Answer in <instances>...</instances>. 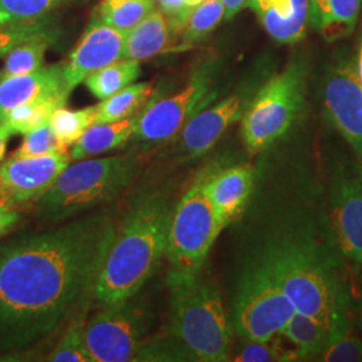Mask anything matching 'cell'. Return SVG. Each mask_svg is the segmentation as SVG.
Instances as JSON below:
<instances>
[{
	"instance_id": "9",
	"label": "cell",
	"mask_w": 362,
	"mask_h": 362,
	"mask_svg": "<svg viewBox=\"0 0 362 362\" xmlns=\"http://www.w3.org/2000/svg\"><path fill=\"white\" fill-rule=\"evenodd\" d=\"M134 297L105 305L85 325L91 362L136 361L149 329V314Z\"/></svg>"
},
{
	"instance_id": "14",
	"label": "cell",
	"mask_w": 362,
	"mask_h": 362,
	"mask_svg": "<svg viewBox=\"0 0 362 362\" xmlns=\"http://www.w3.org/2000/svg\"><path fill=\"white\" fill-rule=\"evenodd\" d=\"M70 163V152L39 157L11 156L0 164V191L13 206L38 202Z\"/></svg>"
},
{
	"instance_id": "12",
	"label": "cell",
	"mask_w": 362,
	"mask_h": 362,
	"mask_svg": "<svg viewBox=\"0 0 362 362\" xmlns=\"http://www.w3.org/2000/svg\"><path fill=\"white\" fill-rule=\"evenodd\" d=\"M330 228L339 252L362 264V165L341 164L330 187Z\"/></svg>"
},
{
	"instance_id": "15",
	"label": "cell",
	"mask_w": 362,
	"mask_h": 362,
	"mask_svg": "<svg viewBox=\"0 0 362 362\" xmlns=\"http://www.w3.org/2000/svg\"><path fill=\"white\" fill-rule=\"evenodd\" d=\"M124 40L119 30L93 21L64 65L66 91L70 94L91 73L122 59Z\"/></svg>"
},
{
	"instance_id": "40",
	"label": "cell",
	"mask_w": 362,
	"mask_h": 362,
	"mask_svg": "<svg viewBox=\"0 0 362 362\" xmlns=\"http://www.w3.org/2000/svg\"><path fill=\"white\" fill-rule=\"evenodd\" d=\"M356 67H357V73L362 85V34L360 39V46H358V52H357V58H356Z\"/></svg>"
},
{
	"instance_id": "11",
	"label": "cell",
	"mask_w": 362,
	"mask_h": 362,
	"mask_svg": "<svg viewBox=\"0 0 362 362\" xmlns=\"http://www.w3.org/2000/svg\"><path fill=\"white\" fill-rule=\"evenodd\" d=\"M322 101L327 119L362 165V85L356 59L341 55L325 73Z\"/></svg>"
},
{
	"instance_id": "27",
	"label": "cell",
	"mask_w": 362,
	"mask_h": 362,
	"mask_svg": "<svg viewBox=\"0 0 362 362\" xmlns=\"http://www.w3.org/2000/svg\"><path fill=\"white\" fill-rule=\"evenodd\" d=\"M94 118L95 106H89L78 110H71L66 106H61L54 110L49 119V125L57 141L65 149L70 151V148L77 143L83 136V133L94 124Z\"/></svg>"
},
{
	"instance_id": "19",
	"label": "cell",
	"mask_w": 362,
	"mask_h": 362,
	"mask_svg": "<svg viewBox=\"0 0 362 362\" xmlns=\"http://www.w3.org/2000/svg\"><path fill=\"white\" fill-rule=\"evenodd\" d=\"M177 31L160 10H153L143 21L125 33L122 59L145 61L156 55L177 50Z\"/></svg>"
},
{
	"instance_id": "38",
	"label": "cell",
	"mask_w": 362,
	"mask_h": 362,
	"mask_svg": "<svg viewBox=\"0 0 362 362\" xmlns=\"http://www.w3.org/2000/svg\"><path fill=\"white\" fill-rule=\"evenodd\" d=\"M221 3L224 6V19L230 21L243 7H247L248 0H221Z\"/></svg>"
},
{
	"instance_id": "35",
	"label": "cell",
	"mask_w": 362,
	"mask_h": 362,
	"mask_svg": "<svg viewBox=\"0 0 362 362\" xmlns=\"http://www.w3.org/2000/svg\"><path fill=\"white\" fill-rule=\"evenodd\" d=\"M54 34L50 27L40 21L31 25L0 27V55L10 52L15 46L25 43L27 40Z\"/></svg>"
},
{
	"instance_id": "23",
	"label": "cell",
	"mask_w": 362,
	"mask_h": 362,
	"mask_svg": "<svg viewBox=\"0 0 362 362\" xmlns=\"http://www.w3.org/2000/svg\"><path fill=\"white\" fill-rule=\"evenodd\" d=\"M152 93L153 88L149 82H134L117 91L95 105L94 124L121 121L141 113V109L151 101Z\"/></svg>"
},
{
	"instance_id": "33",
	"label": "cell",
	"mask_w": 362,
	"mask_h": 362,
	"mask_svg": "<svg viewBox=\"0 0 362 362\" xmlns=\"http://www.w3.org/2000/svg\"><path fill=\"white\" fill-rule=\"evenodd\" d=\"M314 361H362V339L360 337L350 334V329L336 333L314 357Z\"/></svg>"
},
{
	"instance_id": "18",
	"label": "cell",
	"mask_w": 362,
	"mask_h": 362,
	"mask_svg": "<svg viewBox=\"0 0 362 362\" xmlns=\"http://www.w3.org/2000/svg\"><path fill=\"white\" fill-rule=\"evenodd\" d=\"M266 33L281 45L294 43L305 35L309 0H248Z\"/></svg>"
},
{
	"instance_id": "21",
	"label": "cell",
	"mask_w": 362,
	"mask_h": 362,
	"mask_svg": "<svg viewBox=\"0 0 362 362\" xmlns=\"http://www.w3.org/2000/svg\"><path fill=\"white\" fill-rule=\"evenodd\" d=\"M139 115L115 122L93 124L70 148L71 161L90 158L125 145L133 136Z\"/></svg>"
},
{
	"instance_id": "5",
	"label": "cell",
	"mask_w": 362,
	"mask_h": 362,
	"mask_svg": "<svg viewBox=\"0 0 362 362\" xmlns=\"http://www.w3.org/2000/svg\"><path fill=\"white\" fill-rule=\"evenodd\" d=\"M139 167L134 155L70 163L38 202L42 219L61 221L112 202L129 185Z\"/></svg>"
},
{
	"instance_id": "41",
	"label": "cell",
	"mask_w": 362,
	"mask_h": 362,
	"mask_svg": "<svg viewBox=\"0 0 362 362\" xmlns=\"http://www.w3.org/2000/svg\"><path fill=\"white\" fill-rule=\"evenodd\" d=\"M185 1H187V3H188L191 7H194V6H197L199 3H202L203 0H185Z\"/></svg>"
},
{
	"instance_id": "37",
	"label": "cell",
	"mask_w": 362,
	"mask_h": 362,
	"mask_svg": "<svg viewBox=\"0 0 362 362\" xmlns=\"http://www.w3.org/2000/svg\"><path fill=\"white\" fill-rule=\"evenodd\" d=\"M13 203L0 191V236L7 233L19 219Z\"/></svg>"
},
{
	"instance_id": "1",
	"label": "cell",
	"mask_w": 362,
	"mask_h": 362,
	"mask_svg": "<svg viewBox=\"0 0 362 362\" xmlns=\"http://www.w3.org/2000/svg\"><path fill=\"white\" fill-rule=\"evenodd\" d=\"M115 230L94 215L0 246V354L50 336L93 297Z\"/></svg>"
},
{
	"instance_id": "22",
	"label": "cell",
	"mask_w": 362,
	"mask_h": 362,
	"mask_svg": "<svg viewBox=\"0 0 362 362\" xmlns=\"http://www.w3.org/2000/svg\"><path fill=\"white\" fill-rule=\"evenodd\" d=\"M339 333L324 322L296 311L282 332V334L296 346L299 361H314L329 339Z\"/></svg>"
},
{
	"instance_id": "36",
	"label": "cell",
	"mask_w": 362,
	"mask_h": 362,
	"mask_svg": "<svg viewBox=\"0 0 362 362\" xmlns=\"http://www.w3.org/2000/svg\"><path fill=\"white\" fill-rule=\"evenodd\" d=\"M160 7V11L164 13L170 22V25L180 33V28L184 25L187 16L192 7L185 0H155Z\"/></svg>"
},
{
	"instance_id": "28",
	"label": "cell",
	"mask_w": 362,
	"mask_h": 362,
	"mask_svg": "<svg viewBox=\"0 0 362 362\" xmlns=\"http://www.w3.org/2000/svg\"><path fill=\"white\" fill-rule=\"evenodd\" d=\"M155 6V0H103L98 19L125 34L152 13Z\"/></svg>"
},
{
	"instance_id": "31",
	"label": "cell",
	"mask_w": 362,
	"mask_h": 362,
	"mask_svg": "<svg viewBox=\"0 0 362 362\" xmlns=\"http://www.w3.org/2000/svg\"><path fill=\"white\" fill-rule=\"evenodd\" d=\"M85 325L83 317H78L76 321H73L46 360L52 362H91L90 354L85 344Z\"/></svg>"
},
{
	"instance_id": "4",
	"label": "cell",
	"mask_w": 362,
	"mask_h": 362,
	"mask_svg": "<svg viewBox=\"0 0 362 362\" xmlns=\"http://www.w3.org/2000/svg\"><path fill=\"white\" fill-rule=\"evenodd\" d=\"M170 338L187 360L228 361L231 357V324L219 288L202 274L170 270Z\"/></svg>"
},
{
	"instance_id": "17",
	"label": "cell",
	"mask_w": 362,
	"mask_h": 362,
	"mask_svg": "<svg viewBox=\"0 0 362 362\" xmlns=\"http://www.w3.org/2000/svg\"><path fill=\"white\" fill-rule=\"evenodd\" d=\"M70 95L65 88L64 65L43 66L37 71L0 81V122L13 109L30 101L52 97Z\"/></svg>"
},
{
	"instance_id": "3",
	"label": "cell",
	"mask_w": 362,
	"mask_h": 362,
	"mask_svg": "<svg viewBox=\"0 0 362 362\" xmlns=\"http://www.w3.org/2000/svg\"><path fill=\"white\" fill-rule=\"evenodd\" d=\"M172 208L167 196H144L116 224L94 285L98 303L134 297L151 279L165 257Z\"/></svg>"
},
{
	"instance_id": "13",
	"label": "cell",
	"mask_w": 362,
	"mask_h": 362,
	"mask_svg": "<svg viewBox=\"0 0 362 362\" xmlns=\"http://www.w3.org/2000/svg\"><path fill=\"white\" fill-rule=\"evenodd\" d=\"M251 98V91H239L194 113L176 136L177 156L187 161L206 155L224 132L242 118Z\"/></svg>"
},
{
	"instance_id": "8",
	"label": "cell",
	"mask_w": 362,
	"mask_h": 362,
	"mask_svg": "<svg viewBox=\"0 0 362 362\" xmlns=\"http://www.w3.org/2000/svg\"><path fill=\"white\" fill-rule=\"evenodd\" d=\"M294 313L282 288L255 260L242 275L233 299L236 334L243 341H269L282 334Z\"/></svg>"
},
{
	"instance_id": "26",
	"label": "cell",
	"mask_w": 362,
	"mask_h": 362,
	"mask_svg": "<svg viewBox=\"0 0 362 362\" xmlns=\"http://www.w3.org/2000/svg\"><path fill=\"white\" fill-rule=\"evenodd\" d=\"M52 35L27 40L6 52L4 65L0 70V81L4 78L30 74L43 67L45 54L52 42Z\"/></svg>"
},
{
	"instance_id": "34",
	"label": "cell",
	"mask_w": 362,
	"mask_h": 362,
	"mask_svg": "<svg viewBox=\"0 0 362 362\" xmlns=\"http://www.w3.org/2000/svg\"><path fill=\"white\" fill-rule=\"evenodd\" d=\"M23 136V141L11 155L13 157H39L70 152L57 141L49 122L40 125L37 129L31 130Z\"/></svg>"
},
{
	"instance_id": "29",
	"label": "cell",
	"mask_w": 362,
	"mask_h": 362,
	"mask_svg": "<svg viewBox=\"0 0 362 362\" xmlns=\"http://www.w3.org/2000/svg\"><path fill=\"white\" fill-rule=\"evenodd\" d=\"M73 0H0V27L31 25Z\"/></svg>"
},
{
	"instance_id": "6",
	"label": "cell",
	"mask_w": 362,
	"mask_h": 362,
	"mask_svg": "<svg viewBox=\"0 0 362 362\" xmlns=\"http://www.w3.org/2000/svg\"><path fill=\"white\" fill-rule=\"evenodd\" d=\"M308 66L293 59L260 86L242 116V137L251 155L282 139L296 124L305 106Z\"/></svg>"
},
{
	"instance_id": "2",
	"label": "cell",
	"mask_w": 362,
	"mask_h": 362,
	"mask_svg": "<svg viewBox=\"0 0 362 362\" xmlns=\"http://www.w3.org/2000/svg\"><path fill=\"white\" fill-rule=\"evenodd\" d=\"M259 263L282 288L298 313L333 330H349V296L330 254L309 231L286 227L260 252Z\"/></svg>"
},
{
	"instance_id": "7",
	"label": "cell",
	"mask_w": 362,
	"mask_h": 362,
	"mask_svg": "<svg viewBox=\"0 0 362 362\" xmlns=\"http://www.w3.org/2000/svg\"><path fill=\"white\" fill-rule=\"evenodd\" d=\"M221 231L202 173L170 212L165 248L170 270L200 272Z\"/></svg>"
},
{
	"instance_id": "10",
	"label": "cell",
	"mask_w": 362,
	"mask_h": 362,
	"mask_svg": "<svg viewBox=\"0 0 362 362\" xmlns=\"http://www.w3.org/2000/svg\"><path fill=\"white\" fill-rule=\"evenodd\" d=\"M215 95L211 66H203L194 71L180 91L148 103L139 115L132 139L136 143L151 146L170 143L185 122L211 104Z\"/></svg>"
},
{
	"instance_id": "25",
	"label": "cell",
	"mask_w": 362,
	"mask_h": 362,
	"mask_svg": "<svg viewBox=\"0 0 362 362\" xmlns=\"http://www.w3.org/2000/svg\"><path fill=\"white\" fill-rule=\"evenodd\" d=\"M69 95L43 97L13 109L1 122H4L13 134H26L37 129L40 125L47 124L55 109L65 106Z\"/></svg>"
},
{
	"instance_id": "30",
	"label": "cell",
	"mask_w": 362,
	"mask_h": 362,
	"mask_svg": "<svg viewBox=\"0 0 362 362\" xmlns=\"http://www.w3.org/2000/svg\"><path fill=\"white\" fill-rule=\"evenodd\" d=\"M224 18L221 0H203L192 7L180 28L181 45L189 46L215 30Z\"/></svg>"
},
{
	"instance_id": "39",
	"label": "cell",
	"mask_w": 362,
	"mask_h": 362,
	"mask_svg": "<svg viewBox=\"0 0 362 362\" xmlns=\"http://www.w3.org/2000/svg\"><path fill=\"white\" fill-rule=\"evenodd\" d=\"M11 136L13 134L10 128L4 122H0V161L4 158L7 144L10 141Z\"/></svg>"
},
{
	"instance_id": "24",
	"label": "cell",
	"mask_w": 362,
	"mask_h": 362,
	"mask_svg": "<svg viewBox=\"0 0 362 362\" xmlns=\"http://www.w3.org/2000/svg\"><path fill=\"white\" fill-rule=\"evenodd\" d=\"M140 74L141 67L139 61L119 59L91 73L83 82L95 98L105 100L134 83Z\"/></svg>"
},
{
	"instance_id": "20",
	"label": "cell",
	"mask_w": 362,
	"mask_h": 362,
	"mask_svg": "<svg viewBox=\"0 0 362 362\" xmlns=\"http://www.w3.org/2000/svg\"><path fill=\"white\" fill-rule=\"evenodd\" d=\"M362 0H309L313 28L327 42L348 38L358 22Z\"/></svg>"
},
{
	"instance_id": "16",
	"label": "cell",
	"mask_w": 362,
	"mask_h": 362,
	"mask_svg": "<svg viewBox=\"0 0 362 362\" xmlns=\"http://www.w3.org/2000/svg\"><path fill=\"white\" fill-rule=\"evenodd\" d=\"M204 191L211 202L221 230L236 219L254 188V169L240 164L215 172L203 173Z\"/></svg>"
},
{
	"instance_id": "32",
	"label": "cell",
	"mask_w": 362,
	"mask_h": 362,
	"mask_svg": "<svg viewBox=\"0 0 362 362\" xmlns=\"http://www.w3.org/2000/svg\"><path fill=\"white\" fill-rule=\"evenodd\" d=\"M238 362H286L299 361L296 349H286L282 345L269 341H245V344L233 354Z\"/></svg>"
}]
</instances>
